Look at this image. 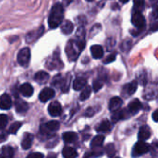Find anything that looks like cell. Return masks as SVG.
<instances>
[{
	"instance_id": "1",
	"label": "cell",
	"mask_w": 158,
	"mask_h": 158,
	"mask_svg": "<svg viewBox=\"0 0 158 158\" xmlns=\"http://www.w3.org/2000/svg\"><path fill=\"white\" fill-rule=\"evenodd\" d=\"M63 17H64L63 6L60 3H57L52 7V10L50 12L49 18H48L49 27L51 29L57 28L61 24V22L63 20Z\"/></svg>"
},
{
	"instance_id": "2",
	"label": "cell",
	"mask_w": 158,
	"mask_h": 158,
	"mask_svg": "<svg viewBox=\"0 0 158 158\" xmlns=\"http://www.w3.org/2000/svg\"><path fill=\"white\" fill-rule=\"evenodd\" d=\"M85 46L84 40H78V41H70L68 43L66 46V54L70 61H74L79 56L80 53L83 50Z\"/></svg>"
},
{
	"instance_id": "3",
	"label": "cell",
	"mask_w": 158,
	"mask_h": 158,
	"mask_svg": "<svg viewBox=\"0 0 158 158\" xmlns=\"http://www.w3.org/2000/svg\"><path fill=\"white\" fill-rule=\"evenodd\" d=\"M30 59H31V51L28 47L22 48L17 56V60L18 63L22 66V67H27L30 63Z\"/></svg>"
},
{
	"instance_id": "4",
	"label": "cell",
	"mask_w": 158,
	"mask_h": 158,
	"mask_svg": "<svg viewBox=\"0 0 158 158\" xmlns=\"http://www.w3.org/2000/svg\"><path fill=\"white\" fill-rule=\"evenodd\" d=\"M150 150V146L144 143L143 141H140L138 143H136V144L133 146L132 149V156H143L146 153H148Z\"/></svg>"
},
{
	"instance_id": "5",
	"label": "cell",
	"mask_w": 158,
	"mask_h": 158,
	"mask_svg": "<svg viewBox=\"0 0 158 158\" xmlns=\"http://www.w3.org/2000/svg\"><path fill=\"white\" fill-rule=\"evenodd\" d=\"M60 127V124L58 121L56 120H51L49 122H47L44 125H42L40 128V131L43 134H48L49 132H53V131H56Z\"/></svg>"
},
{
	"instance_id": "6",
	"label": "cell",
	"mask_w": 158,
	"mask_h": 158,
	"mask_svg": "<svg viewBox=\"0 0 158 158\" xmlns=\"http://www.w3.org/2000/svg\"><path fill=\"white\" fill-rule=\"evenodd\" d=\"M131 22H132L133 26H135L136 28H138L140 30L143 29L145 26V19L140 11H136L132 14Z\"/></svg>"
},
{
	"instance_id": "7",
	"label": "cell",
	"mask_w": 158,
	"mask_h": 158,
	"mask_svg": "<svg viewBox=\"0 0 158 158\" xmlns=\"http://www.w3.org/2000/svg\"><path fill=\"white\" fill-rule=\"evenodd\" d=\"M48 113L51 117H58L62 113V106L57 101L52 102L48 106Z\"/></svg>"
},
{
	"instance_id": "8",
	"label": "cell",
	"mask_w": 158,
	"mask_h": 158,
	"mask_svg": "<svg viewBox=\"0 0 158 158\" xmlns=\"http://www.w3.org/2000/svg\"><path fill=\"white\" fill-rule=\"evenodd\" d=\"M54 96H55V91H54L52 88L46 87V88L43 89L42 92L40 93V94H39V99H40L41 102L45 103V102H47L48 100L52 99Z\"/></svg>"
},
{
	"instance_id": "9",
	"label": "cell",
	"mask_w": 158,
	"mask_h": 158,
	"mask_svg": "<svg viewBox=\"0 0 158 158\" xmlns=\"http://www.w3.org/2000/svg\"><path fill=\"white\" fill-rule=\"evenodd\" d=\"M137 87H138V82H137V81H131V82L126 84V85L123 87L122 93H123V94H124L125 96L132 95V94L136 92Z\"/></svg>"
},
{
	"instance_id": "10",
	"label": "cell",
	"mask_w": 158,
	"mask_h": 158,
	"mask_svg": "<svg viewBox=\"0 0 158 158\" xmlns=\"http://www.w3.org/2000/svg\"><path fill=\"white\" fill-rule=\"evenodd\" d=\"M12 106L11 97L7 94H4L0 96V109L7 110Z\"/></svg>"
},
{
	"instance_id": "11",
	"label": "cell",
	"mask_w": 158,
	"mask_h": 158,
	"mask_svg": "<svg viewBox=\"0 0 158 158\" xmlns=\"http://www.w3.org/2000/svg\"><path fill=\"white\" fill-rule=\"evenodd\" d=\"M141 108H142V104H141V102H140L138 99H134V100H132V101L129 104L127 110H128V112H129L131 115H136V114L141 110Z\"/></svg>"
},
{
	"instance_id": "12",
	"label": "cell",
	"mask_w": 158,
	"mask_h": 158,
	"mask_svg": "<svg viewBox=\"0 0 158 158\" xmlns=\"http://www.w3.org/2000/svg\"><path fill=\"white\" fill-rule=\"evenodd\" d=\"M44 28L42 26L41 28L37 29L36 31H31L30 33H28L27 36H26V41H27V43H33V42H35V41L44 33Z\"/></svg>"
},
{
	"instance_id": "13",
	"label": "cell",
	"mask_w": 158,
	"mask_h": 158,
	"mask_svg": "<svg viewBox=\"0 0 158 158\" xmlns=\"http://www.w3.org/2000/svg\"><path fill=\"white\" fill-rule=\"evenodd\" d=\"M129 115H130V113L128 112L127 109H121V110L118 109L114 112V114L112 116V120L114 123H117L120 119H126L127 118H129Z\"/></svg>"
},
{
	"instance_id": "14",
	"label": "cell",
	"mask_w": 158,
	"mask_h": 158,
	"mask_svg": "<svg viewBox=\"0 0 158 158\" xmlns=\"http://www.w3.org/2000/svg\"><path fill=\"white\" fill-rule=\"evenodd\" d=\"M122 104H123V101H122V99H121L120 97H118V96L113 97V98H111V100L109 101V105H108L109 110L112 111V112H115V111L120 109Z\"/></svg>"
},
{
	"instance_id": "15",
	"label": "cell",
	"mask_w": 158,
	"mask_h": 158,
	"mask_svg": "<svg viewBox=\"0 0 158 158\" xmlns=\"http://www.w3.org/2000/svg\"><path fill=\"white\" fill-rule=\"evenodd\" d=\"M151 136V131H150V128L147 126V125H143L141 127L140 131H139V133H138V138L140 141H146L150 138Z\"/></svg>"
},
{
	"instance_id": "16",
	"label": "cell",
	"mask_w": 158,
	"mask_h": 158,
	"mask_svg": "<svg viewBox=\"0 0 158 158\" xmlns=\"http://www.w3.org/2000/svg\"><path fill=\"white\" fill-rule=\"evenodd\" d=\"M33 142V135L31 133H25L23 136V139L21 141V147L24 150H28L31 148Z\"/></svg>"
},
{
	"instance_id": "17",
	"label": "cell",
	"mask_w": 158,
	"mask_h": 158,
	"mask_svg": "<svg viewBox=\"0 0 158 158\" xmlns=\"http://www.w3.org/2000/svg\"><path fill=\"white\" fill-rule=\"evenodd\" d=\"M15 107H16V111L18 113H20V114L27 112L28 109H29L28 104L25 101L21 100V99L16 100V102H15Z\"/></svg>"
},
{
	"instance_id": "18",
	"label": "cell",
	"mask_w": 158,
	"mask_h": 158,
	"mask_svg": "<svg viewBox=\"0 0 158 158\" xmlns=\"http://www.w3.org/2000/svg\"><path fill=\"white\" fill-rule=\"evenodd\" d=\"M91 53H92V56L94 58L100 59L104 56V49L101 45L95 44L91 47Z\"/></svg>"
},
{
	"instance_id": "19",
	"label": "cell",
	"mask_w": 158,
	"mask_h": 158,
	"mask_svg": "<svg viewBox=\"0 0 158 158\" xmlns=\"http://www.w3.org/2000/svg\"><path fill=\"white\" fill-rule=\"evenodd\" d=\"M14 150L11 146L6 145L0 149V158H13Z\"/></svg>"
},
{
	"instance_id": "20",
	"label": "cell",
	"mask_w": 158,
	"mask_h": 158,
	"mask_svg": "<svg viewBox=\"0 0 158 158\" xmlns=\"http://www.w3.org/2000/svg\"><path fill=\"white\" fill-rule=\"evenodd\" d=\"M19 92H20V94H21L23 96H25V97H30V96H31L32 94H33V88H32V86H31L30 83H24V84H22V85L20 86Z\"/></svg>"
},
{
	"instance_id": "21",
	"label": "cell",
	"mask_w": 158,
	"mask_h": 158,
	"mask_svg": "<svg viewBox=\"0 0 158 158\" xmlns=\"http://www.w3.org/2000/svg\"><path fill=\"white\" fill-rule=\"evenodd\" d=\"M46 66L50 69H61L63 64L59 60L58 57H54V58L49 59V61L46 63Z\"/></svg>"
},
{
	"instance_id": "22",
	"label": "cell",
	"mask_w": 158,
	"mask_h": 158,
	"mask_svg": "<svg viewBox=\"0 0 158 158\" xmlns=\"http://www.w3.org/2000/svg\"><path fill=\"white\" fill-rule=\"evenodd\" d=\"M62 155H63L64 158H76L78 156L76 150L69 146L64 147V149L62 150Z\"/></svg>"
},
{
	"instance_id": "23",
	"label": "cell",
	"mask_w": 158,
	"mask_h": 158,
	"mask_svg": "<svg viewBox=\"0 0 158 158\" xmlns=\"http://www.w3.org/2000/svg\"><path fill=\"white\" fill-rule=\"evenodd\" d=\"M110 130H111V123L107 119L103 120L96 127V131H98V132H108V131H110Z\"/></svg>"
},
{
	"instance_id": "24",
	"label": "cell",
	"mask_w": 158,
	"mask_h": 158,
	"mask_svg": "<svg viewBox=\"0 0 158 158\" xmlns=\"http://www.w3.org/2000/svg\"><path fill=\"white\" fill-rule=\"evenodd\" d=\"M87 85V81L84 78H77L73 81V89L75 91H81Z\"/></svg>"
},
{
	"instance_id": "25",
	"label": "cell",
	"mask_w": 158,
	"mask_h": 158,
	"mask_svg": "<svg viewBox=\"0 0 158 158\" xmlns=\"http://www.w3.org/2000/svg\"><path fill=\"white\" fill-rule=\"evenodd\" d=\"M48 79H49V74L45 71H39L34 76V80L38 83H44L48 81Z\"/></svg>"
},
{
	"instance_id": "26",
	"label": "cell",
	"mask_w": 158,
	"mask_h": 158,
	"mask_svg": "<svg viewBox=\"0 0 158 158\" xmlns=\"http://www.w3.org/2000/svg\"><path fill=\"white\" fill-rule=\"evenodd\" d=\"M62 138H63V141L67 143H74L77 139H78V136L75 132H72V131H68V132H65L63 133L62 135Z\"/></svg>"
},
{
	"instance_id": "27",
	"label": "cell",
	"mask_w": 158,
	"mask_h": 158,
	"mask_svg": "<svg viewBox=\"0 0 158 158\" xmlns=\"http://www.w3.org/2000/svg\"><path fill=\"white\" fill-rule=\"evenodd\" d=\"M74 30V25L71 21L69 20H66L65 22H63L62 24V27H61V31L64 34L68 35V34H70Z\"/></svg>"
},
{
	"instance_id": "28",
	"label": "cell",
	"mask_w": 158,
	"mask_h": 158,
	"mask_svg": "<svg viewBox=\"0 0 158 158\" xmlns=\"http://www.w3.org/2000/svg\"><path fill=\"white\" fill-rule=\"evenodd\" d=\"M103 154H104L103 150H101V149H99V147H97V148H95V149L93 150V151L87 152V153L84 155L83 158H96L101 156H103Z\"/></svg>"
},
{
	"instance_id": "29",
	"label": "cell",
	"mask_w": 158,
	"mask_h": 158,
	"mask_svg": "<svg viewBox=\"0 0 158 158\" xmlns=\"http://www.w3.org/2000/svg\"><path fill=\"white\" fill-rule=\"evenodd\" d=\"M105 141V137L103 135H96L91 143V147L93 148H97V147H101L102 144L104 143Z\"/></svg>"
},
{
	"instance_id": "30",
	"label": "cell",
	"mask_w": 158,
	"mask_h": 158,
	"mask_svg": "<svg viewBox=\"0 0 158 158\" xmlns=\"http://www.w3.org/2000/svg\"><path fill=\"white\" fill-rule=\"evenodd\" d=\"M91 93H92V88L88 85H86L82 90H81V93L80 94V99L81 101H84V100H87L90 95H91Z\"/></svg>"
},
{
	"instance_id": "31",
	"label": "cell",
	"mask_w": 158,
	"mask_h": 158,
	"mask_svg": "<svg viewBox=\"0 0 158 158\" xmlns=\"http://www.w3.org/2000/svg\"><path fill=\"white\" fill-rule=\"evenodd\" d=\"M69 83H70V76L67 75L65 79H63L61 82V90L63 93H67L69 89Z\"/></svg>"
},
{
	"instance_id": "32",
	"label": "cell",
	"mask_w": 158,
	"mask_h": 158,
	"mask_svg": "<svg viewBox=\"0 0 158 158\" xmlns=\"http://www.w3.org/2000/svg\"><path fill=\"white\" fill-rule=\"evenodd\" d=\"M106 153L107 155V156L110 158L114 157L116 155V148L115 145L113 143H108L106 147Z\"/></svg>"
},
{
	"instance_id": "33",
	"label": "cell",
	"mask_w": 158,
	"mask_h": 158,
	"mask_svg": "<svg viewBox=\"0 0 158 158\" xmlns=\"http://www.w3.org/2000/svg\"><path fill=\"white\" fill-rule=\"evenodd\" d=\"M21 126H22V123H21V122H19V121L14 122L13 124L10 125V128H9V130H8V132H9L10 134H16V133L18 132V131L20 129Z\"/></svg>"
},
{
	"instance_id": "34",
	"label": "cell",
	"mask_w": 158,
	"mask_h": 158,
	"mask_svg": "<svg viewBox=\"0 0 158 158\" xmlns=\"http://www.w3.org/2000/svg\"><path fill=\"white\" fill-rule=\"evenodd\" d=\"M104 85V81L102 80H95L93 83V89L94 92H98Z\"/></svg>"
},
{
	"instance_id": "35",
	"label": "cell",
	"mask_w": 158,
	"mask_h": 158,
	"mask_svg": "<svg viewBox=\"0 0 158 158\" xmlns=\"http://www.w3.org/2000/svg\"><path fill=\"white\" fill-rule=\"evenodd\" d=\"M144 6V0H134V6L136 11H142Z\"/></svg>"
},
{
	"instance_id": "36",
	"label": "cell",
	"mask_w": 158,
	"mask_h": 158,
	"mask_svg": "<svg viewBox=\"0 0 158 158\" xmlns=\"http://www.w3.org/2000/svg\"><path fill=\"white\" fill-rule=\"evenodd\" d=\"M8 122V118L6 115L0 114V129H4Z\"/></svg>"
},
{
	"instance_id": "37",
	"label": "cell",
	"mask_w": 158,
	"mask_h": 158,
	"mask_svg": "<svg viewBox=\"0 0 158 158\" xmlns=\"http://www.w3.org/2000/svg\"><path fill=\"white\" fill-rule=\"evenodd\" d=\"M62 81H63V78H62V76H61V75H57V76H56V77L54 78V80H53V81H52V84H53L54 86H58V85H61V82H62Z\"/></svg>"
},
{
	"instance_id": "38",
	"label": "cell",
	"mask_w": 158,
	"mask_h": 158,
	"mask_svg": "<svg viewBox=\"0 0 158 158\" xmlns=\"http://www.w3.org/2000/svg\"><path fill=\"white\" fill-rule=\"evenodd\" d=\"M95 113H96V109H94V107H89V108H87V110L85 111L84 116H85V117H88V118H91V117L94 116Z\"/></svg>"
},
{
	"instance_id": "39",
	"label": "cell",
	"mask_w": 158,
	"mask_h": 158,
	"mask_svg": "<svg viewBox=\"0 0 158 158\" xmlns=\"http://www.w3.org/2000/svg\"><path fill=\"white\" fill-rule=\"evenodd\" d=\"M26 158H44V155L41 153H32L30 154Z\"/></svg>"
},
{
	"instance_id": "40",
	"label": "cell",
	"mask_w": 158,
	"mask_h": 158,
	"mask_svg": "<svg viewBox=\"0 0 158 158\" xmlns=\"http://www.w3.org/2000/svg\"><path fill=\"white\" fill-rule=\"evenodd\" d=\"M115 58H116V54H112V55H110V56H108L106 57V60H105L104 63L105 64H108L110 62H113L115 60Z\"/></svg>"
},
{
	"instance_id": "41",
	"label": "cell",
	"mask_w": 158,
	"mask_h": 158,
	"mask_svg": "<svg viewBox=\"0 0 158 158\" xmlns=\"http://www.w3.org/2000/svg\"><path fill=\"white\" fill-rule=\"evenodd\" d=\"M158 114V111L157 110H156L155 112H154V114H153V119L156 121V122H158V118H157V115Z\"/></svg>"
},
{
	"instance_id": "42",
	"label": "cell",
	"mask_w": 158,
	"mask_h": 158,
	"mask_svg": "<svg viewBox=\"0 0 158 158\" xmlns=\"http://www.w3.org/2000/svg\"><path fill=\"white\" fill-rule=\"evenodd\" d=\"M47 158H56V156L55 154H50V155L47 156Z\"/></svg>"
},
{
	"instance_id": "43",
	"label": "cell",
	"mask_w": 158,
	"mask_h": 158,
	"mask_svg": "<svg viewBox=\"0 0 158 158\" xmlns=\"http://www.w3.org/2000/svg\"><path fill=\"white\" fill-rule=\"evenodd\" d=\"M71 1H72V0H64V2H65L66 5H69V3H71Z\"/></svg>"
},
{
	"instance_id": "44",
	"label": "cell",
	"mask_w": 158,
	"mask_h": 158,
	"mask_svg": "<svg viewBox=\"0 0 158 158\" xmlns=\"http://www.w3.org/2000/svg\"><path fill=\"white\" fill-rule=\"evenodd\" d=\"M120 2H121V3H124V4H125V3L129 2V0H120Z\"/></svg>"
},
{
	"instance_id": "45",
	"label": "cell",
	"mask_w": 158,
	"mask_h": 158,
	"mask_svg": "<svg viewBox=\"0 0 158 158\" xmlns=\"http://www.w3.org/2000/svg\"><path fill=\"white\" fill-rule=\"evenodd\" d=\"M88 2H92V1H94V0H87Z\"/></svg>"
},
{
	"instance_id": "46",
	"label": "cell",
	"mask_w": 158,
	"mask_h": 158,
	"mask_svg": "<svg viewBox=\"0 0 158 158\" xmlns=\"http://www.w3.org/2000/svg\"><path fill=\"white\" fill-rule=\"evenodd\" d=\"M115 158H120V157H115Z\"/></svg>"
}]
</instances>
